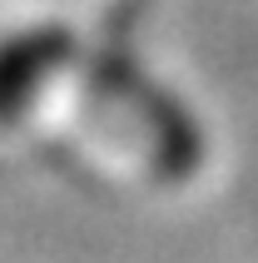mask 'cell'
<instances>
[{
    "mask_svg": "<svg viewBox=\"0 0 258 263\" xmlns=\"http://www.w3.org/2000/svg\"><path fill=\"white\" fill-rule=\"evenodd\" d=\"M10 74H45V80L70 85L75 100H65V109L89 119L95 129L115 134L119 144H129L159 179H184L204 154L194 119L164 89L124 70L119 60L85 55L70 30L45 25L0 40V80Z\"/></svg>",
    "mask_w": 258,
    "mask_h": 263,
    "instance_id": "1",
    "label": "cell"
}]
</instances>
